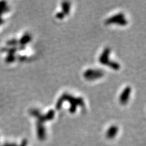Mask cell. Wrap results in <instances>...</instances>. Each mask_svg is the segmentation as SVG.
Returning <instances> with one entry per match:
<instances>
[{
  "mask_svg": "<svg viewBox=\"0 0 146 146\" xmlns=\"http://www.w3.org/2000/svg\"><path fill=\"white\" fill-rule=\"evenodd\" d=\"M70 7L71 3L69 1H63L62 3V12L64 13L65 15H68L70 13Z\"/></svg>",
  "mask_w": 146,
  "mask_h": 146,
  "instance_id": "8",
  "label": "cell"
},
{
  "mask_svg": "<svg viewBox=\"0 0 146 146\" xmlns=\"http://www.w3.org/2000/svg\"><path fill=\"white\" fill-rule=\"evenodd\" d=\"M60 98L63 102L68 101L70 102V108L69 109V111L71 113H74L76 112L77 106H80L82 108L84 107V99L80 97L76 98L69 94L64 93Z\"/></svg>",
  "mask_w": 146,
  "mask_h": 146,
  "instance_id": "1",
  "label": "cell"
},
{
  "mask_svg": "<svg viewBox=\"0 0 146 146\" xmlns=\"http://www.w3.org/2000/svg\"><path fill=\"white\" fill-rule=\"evenodd\" d=\"M116 23L118 25H121V26H125L128 23L127 20L125 19V18H122L121 19H120L119 21H117Z\"/></svg>",
  "mask_w": 146,
  "mask_h": 146,
  "instance_id": "13",
  "label": "cell"
},
{
  "mask_svg": "<svg viewBox=\"0 0 146 146\" xmlns=\"http://www.w3.org/2000/svg\"><path fill=\"white\" fill-rule=\"evenodd\" d=\"M65 14H64V13L63 12H57L56 13V17L58 19H62L64 17H65Z\"/></svg>",
  "mask_w": 146,
  "mask_h": 146,
  "instance_id": "14",
  "label": "cell"
},
{
  "mask_svg": "<svg viewBox=\"0 0 146 146\" xmlns=\"http://www.w3.org/2000/svg\"><path fill=\"white\" fill-rule=\"evenodd\" d=\"M55 115V111L53 110H49L46 115H44V117L46 119V121H50L52 120L54 118Z\"/></svg>",
  "mask_w": 146,
  "mask_h": 146,
  "instance_id": "11",
  "label": "cell"
},
{
  "mask_svg": "<svg viewBox=\"0 0 146 146\" xmlns=\"http://www.w3.org/2000/svg\"><path fill=\"white\" fill-rule=\"evenodd\" d=\"M29 112L32 116H33L36 118H37L41 115L40 111L38 109H35V108L31 109Z\"/></svg>",
  "mask_w": 146,
  "mask_h": 146,
  "instance_id": "12",
  "label": "cell"
},
{
  "mask_svg": "<svg viewBox=\"0 0 146 146\" xmlns=\"http://www.w3.org/2000/svg\"><path fill=\"white\" fill-rule=\"evenodd\" d=\"M117 131H118V128L115 125L111 126L108 130L106 133V136L108 139H112L113 138H115V136L117 133Z\"/></svg>",
  "mask_w": 146,
  "mask_h": 146,
  "instance_id": "6",
  "label": "cell"
},
{
  "mask_svg": "<svg viewBox=\"0 0 146 146\" xmlns=\"http://www.w3.org/2000/svg\"><path fill=\"white\" fill-rule=\"evenodd\" d=\"M106 65H108L109 67H110L111 68H112V69L115 70H119V68L121 67L120 65L117 62L115 61H111V60H109Z\"/></svg>",
  "mask_w": 146,
  "mask_h": 146,
  "instance_id": "10",
  "label": "cell"
},
{
  "mask_svg": "<svg viewBox=\"0 0 146 146\" xmlns=\"http://www.w3.org/2000/svg\"><path fill=\"white\" fill-rule=\"evenodd\" d=\"M31 39H32L31 35L29 34H26L21 37L20 41V43L21 45H25V44L31 42Z\"/></svg>",
  "mask_w": 146,
  "mask_h": 146,
  "instance_id": "9",
  "label": "cell"
},
{
  "mask_svg": "<svg viewBox=\"0 0 146 146\" xmlns=\"http://www.w3.org/2000/svg\"><path fill=\"white\" fill-rule=\"evenodd\" d=\"M104 72L100 70H97V71L94 74H93L92 76L89 77L88 78L86 79L88 80H94L96 79H98L100 77H102L104 76Z\"/></svg>",
  "mask_w": 146,
  "mask_h": 146,
  "instance_id": "7",
  "label": "cell"
},
{
  "mask_svg": "<svg viewBox=\"0 0 146 146\" xmlns=\"http://www.w3.org/2000/svg\"><path fill=\"white\" fill-rule=\"evenodd\" d=\"M131 90L130 86H127V87L123 90L119 97V102L121 104L125 105L127 103L130 97Z\"/></svg>",
  "mask_w": 146,
  "mask_h": 146,
  "instance_id": "2",
  "label": "cell"
},
{
  "mask_svg": "<svg viewBox=\"0 0 146 146\" xmlns=\"http://www.w3.org/2000/svg\"><path fill=\"white\" fill-rule=\"evenodd\" d=\"M122 18H124V13H119L117 14L108 18V19L106 20V21H105V24L107 25H110L111 23H116L117 21H119Z\"/></svg>",
  "mask_w": 146,
  "mask_h": 146,
  "instance_id": "5",
  "label": "cell"
},
{
  "mask_svg": "<svg viewBox=\"0 0 146 146\" xmlns=\"http://www.w3.org/2000/svg\"><path fill=\"white\" fill-rule=\"evenodd\" d=\"M110 54V49L109 48H106L104 50V51L99 57V62L102 65H106L107 63L108 62L109 56Z\"/></svg>",
  "mask_w": 146,
  "mask_h": 146,
  "instance_id": "4",
  "label": "cell"
},
{
  "mask_svg": "<svg viewBox=\"0 0 146 146\" xmlns=\"http://www.w3.org/2000/svg\"><path fill=\"white\" fill-rule=\"evenodd\" d=\"M36 134L38 139L43 140L46 138V130L43 123L36 122Z\"/></svg>",
  "mask_w": 146,
  "mask_h": 146,
  "instance_id": "3",
  "label": "cell"
}]
</instances>
